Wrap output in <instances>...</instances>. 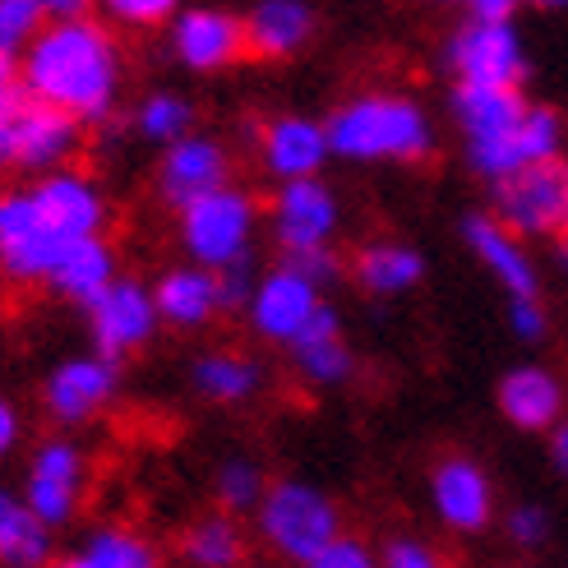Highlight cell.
<instances>
[{"label": "cell", "mask_w": 568, "mask_h": 568, "mask_svg": "<svg viewBox=\"0 0 568 568\" xmlns=\"http://www.w3.org/2000/svg\"><path fill=\"white\" fill-rule=\"evenodd\" d=\"M315 28H320V14L305 0H260L245 14V42H250V55H260V61H292V55L310 47Z\"/></svg>", "instance_id": "cell-23"}, {"label": "cell", "mask_w": 568, "mask_h": 568, "mask_svg": "<svg viewBox=\"0 0 568 568\" xmlns=\"http://www.w3.org/2000/svg\"><path fill=\"white\" fill-rule=\"evenodd\" d=\"M158 305H153V287H144L139 277H116L102 301L89 305V333L93 347L106 361H125L130 352H139L158 333Z\"/></svg>", "instance_id": "cell-15"}, {"label": "cell", "mask_w": 568, "mask_h": 568, "mask_svg": "<svg viewBox=\"0 0 568 568\" xmlns=\"http://www.w3.org/2000/svg\"><path fill=\"white\" fill-rule=\"evenodd\" d=\"M273 241L282 254H305V250H333V236L343 226V204L337 190L320 181H292L273 190Z\"/></svg>", "instance_id": "cell-10"}, {"label": "cell", "mask_w": 568, "mask_h": 568, "mask_svg": "<svg viewBox=\"0 0 568 568\" xmlns=\"http://www.w3.org/2000/svg\"><path fill=\"white\" fill-rule=\"evenodd\" d=\"M268 471L245 458V453H236V458H222L217 471H213V499H217V514L226 518H241V514H254V508L264 504L268 495Z\"/></svg>", "instance_id": "cell-32"}, {"label": "cell", "mask_w": 568, "mask_h": 568, "mask_svg": "<svg viewBox=\"0 0 568 568\" xmlns=\"http://www.w3.org/2000/svg\"><path fill=\"white\" fill-rule=\"evenodd\" d=\"M550 463H555V471L568 480V416L550 430Z\"/></svg>", "instance_id": "cell-46"}, {"label": "cell", "mask_w": 568, "mask_h": 568, "mask_svg": "<svg viewBox=\"0 0 568 568\" xmlns=\"http://www.w3.org/2000/svg\"><path fill=\"white\" fill-rule=\"evenodd\" d=\"M527 98L523 89H453L448 98V111L453 121H458L463 130V149L471 144H490V139H499L504 130H514L523 116H527Z\"/></svg>", "instance_id": "cell-27"}, {"label": "cell", "mask_w": 568, "mask_h": 568, "mask_svg": "<svg viewBox=\"0 0 568 568\" xmlns=\"http://www.w3.org/2000/svg\"><path fill=\"white\" fill-rule=\"evenodd\" d=\"M328 149L333 158L356 162V166H412L435 153V121L416 98L393 93V89H371L347 102H337L328 116Z\"/></svg>", "instance_id": "cell-2"}, {"label": "cell", "mask_w": 568, "mask_h": 568, "mask_svg": "<svg viewBox=\"0 0 568 568\" xmlns=\"http://www.w3.org/2000/svg\"><path fill=\"white\" fill-rule=\"evenodd\" d=\"M518 6L514 0H471L467 6V19H486V23H514Z\"/></svg>", "instance_id": "cell-43"}, {"label": "cell", "mask_w": 568, "mask_h": 568, "mask_svg": "<svg viewBox=\"0 0 568 568\" xmlns=\"http://www.w3.org/2000/svg\"><path fill=\"white\" fill-rule=\"evenodd\" d=\"M23 74L14 55H0V106H23Z\"/></svg>", "instance_id": "cell-42"}, {"label": "cell", "mask_w": 568, "mask_h": 568, "mask_svg": "<svg viewBox=\"0 0 568 568\" xmlns=\"http://www.w3.org/2000/svg\"><path fill=\"white\" fill-rule=\"evenodd\" d=\"M51 568H93V564H89V559H83V555L74 550V555H65V559H55Z\"/></svg>", "instance_id": "cell-48"}, {"label": "cell", "mask_w": 568, "mask_h": 568, "mask_svg": "<svg viewBox=\"0 0 568 568\" xmlns=\"http://www.w3.org/2000/svg\"><path fill=\"white\" fill-rule=\"evenodd\" d=\"M116 277H121L116 250H111L106 236H93V241H79L61 254V264H55L47 277V292L89 310L93 301H102L111 287H116Z\"/></svg>", "instance_id": "cell-25"}, {"label": "cell", "mask_w": 568, "mask_h": 568, "mask_svg": "<svg viewBox=\"0 0 568 568\" xmlns=\"http://www.w3.org/2000/svg\"><path fill=\"white\" fill-rule=\"evenodd\" d=\"M33 194L42 213L51 217V226L61 232L65 241H93L106 232V194L93 176L74 172V166H65V172H51V176H38L33 181Z\"/></svg>", "instance_id": "cell-20"}, {"label": "cell", "mask_w": 568, "mask_h": 568, "mask_svg": "<svg viewBox=\"0 0 568 568\" xmlns=\"http://www.w3.org/2000/svg\"><path fill=\"white\" fill-rule=\"evenodd\" d=\"M55 531L23 504V495L0 486V568H51Z\"/></svg>", "instance_id": "cell-28"}, {"label": "cell", "mask_w": 568, "mask_h": 568, "mask_svg": "<svg viewBox=\"0 0 568 568\" xmlns=\"http://www.w3.org/2000/svg\"><path fill=\"white\" fill-rule=\"evenodd\" d=\"M213 282H217V315H236V310L245 315L254 287H260V273H254V260H245V264L213 273Z\"/></svg>", "instance_id": "cell-37"}, {"label": "cell", "mask_w": 568, "mask_h": 568, "mask_svg": "<svg viewBox=\"0 0 568 568\" xmlns=\"http://www.w3.org/2000/svg\"><path fill=\"white\" fill-rule=\"evenodd\" d=\"M320 310H324V292L315 282H305L287 264H277V268L260 273V287H254V296L245 305V320H250L254 337H264L273 347H292Z\"/></svg>", "instance_id": "cell-12"}, {"label": "cell", "mask_w": 568, "mask_h": 568, "mask_svg": "<svg viewBox=\"0 0 568 568\" xmlns=\"http://www.w3.org/2000/svg\"><path fill=\"white\" fill-rule=\"evenodd\" d=\"M495 407L499 416L523 435H550L555 425L568 416V388L550 365H514L499 388H495Z\"/></svg>", "instance_id": "cell-19"}, {"label": "cell", "mask_w": 568, "mask_h": 568, "mask_svg": "<svg viewBox=\"0 0 568 568\" xmlns=\"http://www.w3.org/2000/svg\"><path fill=\"white\" fill-rule=\"evenodd\" d=\"M555 158H564V116L546 102H531L527 116L514 130H504L499 139H490V144L467 149V166L490 185L527 172V166L555 162Z\"/></svg>", "instance_id": "cell-8"}, {"label": "cell", "mask_w": 568, "mask_h": 568, "mask_svg": "<svg viewBox=\"0 0 568 568\" xmlns=\"http://www.w3.org/2000/svg\"><path fill=\"white\" fill-rule=\"evenodd\" d=\"M83 490H89V458H83V448L74 439L38 444L28 476H23V504L55 531L79 518Z\"/></svg>", "instance_id": "cell-9"}, {"label": "cell", "mask_w": 568, "mask_h": 568, "mask_svg": "<svg viewBox=\"0 0 568 568\" xmlns=\"http://www.w3.org/2000/svg\"><path fill=\"white\" fill-rule=\"evenodd\" d=\"M23 98L51 111H65L79 125H98L116 111L121 98V47L111 28L93 14L51 19L19 61Z\"/></svg>", "instance_id": "cell-1"}, {"label": "cell", "mask_w": 568, "mask_h": 568, "mask_svg": "<svg viewBox=\"0 0 568 568\" xmlns=\"http://www.w3.org/2000/svg\"><path fill=\"white\" fill-rule=\"evenodd\" d=\"M176 236L190 264L204 273L245 264L254 260V236H260V199L241 185H226L176 213Z\"/></svg>", "instance_id": "cell-4"}, {"label": "cell", "mask_w": 568, "mask_h": 568, "mask_svg": "<svg viewBox=\"0 0 568 568\" xmlns=\"http://www.w3.org/2000/svg\"><path fill=\"white\" fill-rule=\"evenodd\" d=\"M555 531V518L546 504H514L504 514V536L514 541L518 550H541Z\"/></svg>", "instance_id": "cell-35"}, {"label": "cell", "mask_w": 568, "mask_h": 568, "mask_svg": "<svg viewBox=\"0 0 568 568\" xmlns=\"http://www.w3.org/2000/svg\"><path fill=\"white\" fill-rule=\"evenodd\" d=\"M70 245H79V241H65L55 232L51 217L38 204L33 185L0 194V273L10 282H23V287L42 282L47 287L51 268L61 264V254Z\"/></svg>", "instance_id": "cell-6"}, {"label": "cell", "mask_w": 568, "mask_h": 568, "mask_svg": "<svg viewBox=\"0 0 568 568\" xmlns=\"http://www.w3.org/2000/svg\"><path fill=\"white\" fill-rule=\"evenodd\" d=\"M153 305L162 324H172L181 333H199L217 320V282L213 273L194 264H176L153 282Z\"/></svg>", "instance_id": "cell-26"}, {"label": "cell", "mask_w": 568, "mask_h": 568, "mask_svg": "<svg viewBox=\"0 0 568 568\" xmlns=\"http://www.w3.org/2000/svg\"><path fill=\"white\" fill-rule=\"evenodd\" d=\"M245 550V527L226 514H204L181 531V559L190 568H241Z\"/></svg>", "instance_id": "cell-30"}, {"label": "cell", "mask_w": 568, "mask_h": 568, "mask_svg": "<svg viewBox=\"0 0 568 568\" xmlns=\"http://www.w3.org/2000/svg\"><path fill=\"white\" fill-rule=\"evenodd\" d=\"M47 28L42 0H0V55H19Z\"/></svg>", "instance_id": "cell-34"}, {"label": "cell", "mask_w": 568, "mask_h": 568, "mask_svg": "<svg viewBox=\"0 0 568 568\" xmlns=\"http://www.w3.org/2000/svg\"><path fill=\"white\" fill-rule=\"evenodd\" d=\"M495 190V204L490 217L499 226H508L518 241L527 236H555L568 226V162H541V166H527V172L508 176Z\"/></svg>", "instance_id": "cell-7"}, {"label": "cell", "mask_w": 568, "mask_h": 568, "mask_svg": "<svg viewBox=\"0 0 568 568\" xmlns=\"http://www.w3.org/2000/svg\"><path fill=\"white\" fill-rule=\"evenodd\" d=\"M79 139H83V125L74 116L51 111L42 102H23L14 116V166L38 176L65 172V162L79 153Z\"/></svg>", "instance_id": "cell-21"}, {"label": "cell", "mask_w": 568, "mask_h": 568, "mask_svg": "<svg viewBox=\"0 0 568 568\" xmlns=\"http://www.w3.org/2000/svg\"><path fill=\"white\" fill-rule=\"evenodd\" d=\"M287 352H292V371L310 388L328 393V388L352 384V375H356V352H352L347 333H343V315H337L328 301Z\"/></svg>", "instance_id": "cell-22"}, {"label": "cell", "mask_w": 568, "mask_h": 568, "mask_svg": "<svg viewBox=\"0 0 568 568\" xmlns=\"http://www.w3.org/2000/svg\"><path fill=\"white\" fill-rule=\"evenodd\" d=\"M166 38H172V55L185 70H194V74L232 70L236 61H245V55H250L245 14L217 10V6L176 10V19L166 23Z\"/></svg>", "instance_id": "cell-11"}, {"label": "cell", "mask_w": 568, "mask_h": 568, "mask_svg": "<svg viewBox=\"0 0 568 568\" xmlns=\"http://www.w3.org/2000/svg\"><path fill=\"white\" fill-rule=\"evenodd\" d=\"M352 277H356V287L365 296L397 301V296L416 292L425 282V254L407 241H388V236L365 241L356 250V260H352Z\"/></svg>", "instance_id": "cell-24"}, {"label": "cell", "mask_w": 568, "mask_h": 568, "mask_svg": "<svg viewBox=\"0 0 568 568\" xmlns=\"http://www.w3.org/2000/svg\"><path fill=\"white\" fill-rule=\"evenodd\" d=\"M254 536L282 564L305 568L320 550H328L343 536V508L337 499L305 476H277L264 504L254 508Z\"/></svg>", "instance_id": "cell-3"}, {"label": "cell", "mask_w": 568, "mask_h": 568, "mask_svg": "<svg viewBox=\"0 0 568 568\" xmlns=\"http://www.w3.org/2000/svg\"><path fill=\"white\" fill-rule=\"evenodd\" d=\"M14 444H19V412L6 403V397H0V458H6Z\"/></svg>", "instance_id": "cell-45"}, {"label": "cell", "mask_w": 568, "mask_h": 568, "mask_svg": "<svg viewBox=\"0 0 568 568\" xmlns=\"http://www.w3.org/2000/svg\"><path fill=\"white\" fill-rule=\"evenodd\" d=\"M14 116L19 106H0V172L14 166Z\"/></svg>", "instance_id": "cell-44"}, {"label": "cell", "mask_w": 568, "mask_h": 568, "mask_svg": "<svg viewBox=\"0 0 568 568\" xmlns=\"http://www.w3.org/2000/svg\"><path fill=\"white\" fill-rule=\"evenodd\" d=\"M463 241L476 254L508 301H541V268H536L527 241H518L508 226H499L490 213H467L463 217Z\"/></svg>", "instance_id": "cell-18"}, {"label": "cell", "mask_w": 568, "mask_h": 568, "mask_svg": "<svg viewBox=\"0 0 568 568\" xmlns=\"http://www.w3.org/2000/svg\"><path fill=\"white\" fill-rule=\"evenodd\" d=\"M444 65L463 89H523L531 74L518 23L463 19L444 42Z\"/></svg>", "instance_id": "cell-5"}, {"label": "cell", "mask_w": 568, "mask_h": 568, "mask_svg": "<svg viewBox=\"0 0 568 568\" xmlns=\"http://www.w3.org/2000/svg\"><path fill=\"white\" fill-rule=\"evenodd\" d=\"M430 508L435 518L458 531V536H480L495 523V480L467 453H448L430 471Z\"/></svg>", "instance_id": "cell-14"}, {"label": "cell", "mask_w": 568, "mask_h": 568, "mask_svg": "<svg viewBox=\"0 0 568 568\" xmlns=\"http://www.w3.org/2000/svg\"><path fill=\"white\" fill-rule=\"evenodd\" d=\"M232 185V153L213 134H185L181 144L162 149L158 162V199L172 204L176 213Z\"/></svg>", "instance_id": "cell-13"}, {"label": "cell", "mask_w": 568, "mask_h": 568, "mask_svg": "<svg viewBox=\"0 0 568 568\" xmlns=\"http://www.w3.org/2000/svg\"><path fill=\"white\" fill-rule=\"evenodd\" d=\"M508 328H514V337H523V343H541L550 328L541 301H508Z\"/></svg>", "instance_id": "cell-41"}, {"label": "cell", "mask_w": 568, "mask_h": 568, "mask_svg": "<svg viewBox=\"0 0 568 568\" xmlns=\"http://www.w3.org/2000/svg\"><path fill=\"white\" fill-rule=\"evenodd\" d=\"M190 384L204 403L217 407H241L264 388V365L245 352H204L190 365Z\"/></svg>", "instance_id": "cell-29"}, {"label": "cell", "mask_w": 568, "mask_h": 568, "mask_svg": "<svg viewBox=\"0 0 568 568\" xmlns=\"http://www.w3.org/2000/svg\"><path fill=\"white\" fill-rule=\"evenodd\" d=\"M305 568H379V550L371 541H361V536H337L328 550H320Z\"/></svg>", "instance_id": "cell-38"}, {"label": "cell", "mask_w": 568, "mask_h": 568, "mask_svg": "<svg viewBox=\"0 0 568 568\" xmlns=\"http://www.w3.org/2000/svg\"><path fill=\"white\" fill-rule=\"evenodd\" d=\"M106 19L125 23V28H158V23L176 19V6H172V0H111Z\"/></svg>", "instance_id": "cell-39"}, {"label": "cell", "mask_w": 568, "mask_h": 568, "mask_svg": "<svg viewBox=\"0 0 568 568\" xmlns=\"http://www.w3.org/2000/svg\"><path fill=\"white\" fill-rule=\"evenodd\" d=\"M555 260H559V268L568 273V226L559 232V241H555Z\"/></svg>", "instance_id": "cell-47"}, {"label": "cell", "mask_w": 568, "mask_h": 568, "mask_svg": "<svg viewBox=\"0 0 568 568\" xmlns=\"http://www.w3.org/2000/svg\"><path fill=\"white\" fill-rule=\"evenodd\" d=\"M282 264L292 273H301L305 282H315V287H333L337 273H343V260H337V250H305V254H282Z\"/></svg>", "instance_id": "cell-40"}, {"label": "cell", "mask_w": 568, "mask_h": 568, "mask_svg": "<svg viewBox=\"0 0 568 568\" xmlns=\"http://www.w3.org/2000/svg\"><path fill=\"white\" fill-rule=\"evenodd\" d=\"M121 393V365L106 356H70L61 361L42 384V407L61 425H83L106 412Z\"/></svg>", "instance_id": "cell-16"}, {"label": "cell", "mask_w": 568, "mask_h": 568, "mask_svg": "<svg viewBox=\"0 0 568 568\" xmlns=\"http://www.w3.org/2000/svg\"><path fill=\"white\" fill-rule=\"evenodd\" d=\"M379 568H448V559L425 536H388L379 550Z\"/></svg>", "instance_id": "cell-36"}, {"label": "cell", "mask_w": 568, "mask_h": 568, "mask_svg": "<svg viewBox=\"0 0 568 568\" xmlns=\"http://www.w3.org/2000/svg\"><path fill=\"white\" fill-rule=\"evenodd\" d=\"M79 555L89 559L93 568H162L158 546L149 541L144 531H134L125 523H102L83 536Z\"/></svg>", "instance_id": "cell-31"}, {"label": "cell", "mask_w": 568, "mask_h": 568, "mask_svg": "<svg viewBox=\"0 0 568 568\" xmlns=\"http://www.w3.org/2000/svg\"><path fill=\"white\" fill-rule=\"evenodd\" d=\"M134 130L144 134L149 144L172 149V144H181L185 134H194V102L172 93V89H158V93H149L144 102L134 106Z\"/></svg>", "instance_id": "cell-33"}, {"label": "cell", "mask_w": 568, "mask_h": 568, "mask_svg": "<svg viewBox=\"0 0 568 568\" xmlns=\"http://www.w3.org/2000/svg\"><path fill=\"white\" fill-rule=\"evenodd\" d=\"M333 149H328V130L315 116H301V111H282V116L264 121L260 130V166L277 181H320L328 166Z\"/></svg>", "instance_id": "cell-17"}]
</instances>
